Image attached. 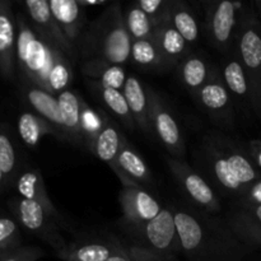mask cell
<instances>
[{
    "instance_id": "obj_35",
    "label": "cell",
    "mask_w": 261,
    "mask_h": 261,
    "mask_svg": "<svg viewBox=\"0 0 261 261\" xmlns=\"http://www.w3.org/2000/svg\"><path fill=\"white\" fill-rule=\"evenodd\" d=\"M20 246V231L13 218L0 216V252Z\"/></svg>"
},
{
    "instance_id": "obj_25",
    "label": "cell",
    "mask_w": 261,
    "mask_h": 261,
    "mask_svg": "<svg viewBox=\"0 0 261 261\" xmlns=\"http://www.w3.org/2000/svg\"><path fill=\"white\" fill-rule=\"evenodd\" d=\"M132 59L137 65L144 68H162L165 64H167L158 50L153 37L133 41Z\"/></svg>"
},
{
    "instance_id": "obj_39",
    "label": "cell",
    "mask_w": 261,
    "mask_h": 261,
    "mask_svg": "<svg viewBox=\"0 0 261 261\" xmlns=\"http://www.w3.org/2000/svg\"><path fill=\"white\" fill-rule=\"evenodd\" d=\"M252 155H254L255 161L257 165L261 166V142H254L252 143Z\"/></svg>"
},
{
    "instance_id": "obj_28",
    "label": "cell",
    "mask_w": 261,
    "mask_h": 261,
    "mask_svg": "<svg viewBox=\"0 0 261 261\" xmlns=\"http://www.w3.org/2000/svg\"><path fill=\"white\" fill-rule=\"evenodd\" d=\"M170 20L173 27L189 43L196 42L199 37V25L196 18L189 9L178 4L172 10H168Z\"/></svg>"
},
{
    "instance_id": "obj_37",
    "label": "cell",
    "mask_w": 261,
    "mask_h": 261,
    "mask_svg": "<svg viewBox=\"0 0 261 261\" xmlns=\"http://www.w3.org/2000/svg\"><path fill=\"white\" fill-rule=\"evenodd\" d=\"M138 7L152 19V22L158 23L168 12L170 3L165 0H140L137 3Z\"/></svg>"
},
{
    "instance_id": "obj_27",
    "label": "cell",
    "mask_w": 261,
    "mask_h": 261,
    "mask_svg": "<svg viewBox=\"0 0 261 261\" xmlns=\"http://www.w3.org/2000/svg\"><path fill=\"white\" fill-rule=\"evenodd\" d=\"M125 24L133 41L152 38L154 35V23L138 5H133L127 10Z\"/></svg>"
},
{
    "instance_id": "obj_29",
    "label": "cell",
    "mask_w": 261,
    "mask_h": 261,
    "mask_svg": "<svg viewBox=\"0 0 261 261\" xmlns=\"http://www.w3.org/2000/svg\"><path fill=\"white\" fill-rule=\"evenodd\" d=\"M223 76L227 88L234 96L241 97V98L250 96L249 81H247L246 71H245V68L241 61H239L237 59L229 60L224 65Z\"/></svg>"
},
{
    "instance_id": "obj_38",
    "label": "cell",
    "mask_w": 261,
    "mask_h": 261,
    "mask_svg": "<svg viewBox=\"0 0 261 261\" xmlns=\"http://www.w3.org/2000/svg\"><path fill=\"white\" fill-rule=\"evenodd\" d=\"M244 201L247 208L261 205V177L244 191Z\"/></svg>"
},
{
    "instance_id": "obj_8",
    "label": "cell",
    "mask_w": 261,
    "mask_h": 261,
    "mask_svg": "<svg viewBox=\"0 0 261 261\" xmlns=\"http://www.w3.org/2000/svg\"><path fill=\"white\" fill-rule=\"evenodd\" d=\"M148 106H149L150 124L153 125L163 144L173 154H184L185 148H184L180 127L175 117L163 106L157 94L153 93L152 91L149 92V97H148Z\"/></svg>"
},
{
    "instance_id": "obj_34",
    "label": "cell",
    "mask_w": 261,
    "mask_h": 261,
    "mask_svg": "<svg viewBox=\"0 0 261 261\" xmlns=\"http://www.w3.org/2000/svg\"><path fill=\"white\" fill-rule=\"evenodd\" d=\"M17 167V155L12 139L5 132L0 130V168L5 180L10 178Z\"/></svg>"
},
{
    "instance_id": "obj_5",
    "label": "cell",
    "mask_w": 261,
    "mask_h": 261,
    "mask_svg": "<svg viewBox=\"0 0 261 261\" xmlns=\"http://www.w3.org/2000/svg\"><path fill=\"white\" fill-rule=\"evenodd\" d=\"M10 206L13 208L18 222L24 228L42 237L56 251L65 249L66 246L63 237L56 232V221L45 211V208L40 203L19 196V198L12 200Z\"/></svg>"
},
{
    "instance_id": "obj_10",
    "label": "cell",
    "mask_w": 261,
    "mask_h": 261,
    "mask_svg": "<svg viewBox=\"0 0 261 261\" xmlns=\"http://www.w3.org/2000/svg\"><path fill=\"white\" fill-rule=\"evenodd\" d=\"M168 166L172 170L181 185L184 186L186 193L199 205L212 212H218L221 209L217 195L213 189L206 184V181L200 175L191 170L189 166L175 160H168Z\"/></svg>"
},
{
    "instance_id": "obj_31",
    "label": "cell",
    "mask_w": 261,
    "mask_h": 261,
    "mask_svg": "<svg viewBox=\"0 0 261 261\" xmlns=\"http://www.w3.org/2000/svg\"><path fill=\"white\" fill-rule=\"evenodd\" d=\"M180 75L186 87L190 89H200L206 83L208 69L203 59L190 56L181 64Z\"/></svg>"
},
{
    "instance_id": "obj_12",
    "label": "cell",
    "mask_w": 261,
    "mask_h": 261,
    "mask_svg": "<svg viewBox=\"0 0 261 261\" xmlns=\"http://www.w3.org/2000/svg\"><path fill=\"white\" fill-rule=\"evenodd\" d=\"M111 167L124 186H140L139 182H147L150 178V172L143 158L125 140Z\"/></svg>"
},
{
    "instance_id": "obj_2",
    "label": "cell",
    "mask_w": 261,
    "mask_h": 261,
    "mask_svg": "<svg viewBox=\"0 0 261 261\" xmlns=\"http://www.w3.org/2000/svg\"><path fill=\"white\" fill-rule=\"evenodd\" d=\"M15 22L18 69L33 86L47 91L48 74L63 51L43 37L23 15H18Z\"/></svg>"
},
{
    "instance_id": "obj_41",
    "label": "cell",
    "mask_w": 261,
    "mask_h": 261,
    "mask_svg": "<svg viewBox=\"0 0 261 261\" xmlns=\"http://www.w3.org/2000/svg\"><path fill=\"white\" fill-rule=\"evenodd\" d=\"M5 177H4V175H3V172H2V168H0V188H2L3 186V184L5 182Z\"/></svg>"
},
{
    "instance_id": "obj_20",
    "label": "cell",
    "mask_w": 261,
    "mask_h": 261,
    "mask_svg": "<svg viewBox=\"0 0 261 261\" xmlns=\"http://www.w3.org/2000/svg\"><path fill=\"white\" fill-rule=\"evenodd\" d=\"M122 93L126 99L130 112L134 117V121H137V124L145 132H150L152 124H150L149 119L148 97L145 94L142 83L135 76H129L125 82Z\"/></svg>"
},
{
    "instance_id": "obj_30",
    "label": "cell",
    "mask_w": 261,
    "mask_h": 261,
    "mask_svg": "<svg viewBox=\"0 0 261 261\" xmlns=\"http://www.w3.org/2000/svg\"><path fill=\"white\" fill-rule=\"evenodd\" d=\"M199 99L209 111H222L228 106L229 94L223 84L211 81L199 89Z\"/></svg>"
},
{
    "instance_id": "obj_19",
    "label": "cell",
    "mask_w": 261,
    "mask_h": 261,
    "mask_svg": "<svg viewBox=\"0 0 261 261\" xmlns=\"http://www.w3.org/2000/svg\"><path fill=\"white\" fill-rule=\"evenodd\" d=\"M173 217L180 247L186 254H196L204 244V229L200 222L186 212H176Z\"/></svg>"
},
{
    "instance_id": "obj_26",
    "label": "cell",
    "mask_w": 261,
    "mask_h": 261,
    "mask_svg": "<svg viewBox=\"0 0 261 261\" xmlns=\"http://www.w3.org/2000/svg\"><path fill=\"white\" fill-rule=\"evenodd\" d=\"M114 250L103 244H88L75 249H65L58 251L59 257L65 261H106Z\"/></svg>"
},
{
    "instance_id": "obj_17",
    "label": "cell",
    "mask_w": 261,
    "mask_h": 261,
    "mask_svg": "<svg viewBox=\"0 0 261 261\" xmlns=\"http://www.w3.org/2000/svg\"><path fill=\"white\" fill-rule=\"evenodd\" d=\"M25 97L36 114L53 125L58 132H60L61 137H64L63 119H61L58 97L36 86H31L25 89Z\"/></svg>"
},
{
    "instance_id": "obj_6",
    "label": "cell",
    "mask_w": 261,
    "mask_h": 261,
    "mask_svg": "<svg viewBox=\"0 0 261 261\" xmlns=\"http://www.w3.org/2000/svg\"><path fill=\"white\" fill-rule=\"evenodd\" d=\"M24 7L32 19L33 27L43 37L47 38L53 45L60 48L66 58H74L75 48H74L73 42L69 41V38L64 35L56 20L54 19L50 9V2L47 0H27L24 2Z\"/></svg>"
},
{
    "instance_id": "obj_7",
    "label": "cell",
    "mask_w": 261,
    "mask_h": 261,
    "mask_svg": "<svg viewBox=\"0 0 261 261\" xmlns=\"http://www.w3.org/2000/svg\"><path fill=\"white\" fill-rule=\"evenodd\" d=\"M125 218L135 227H143L161 213L160 203L140 186H124L120 194Z\"/></svg>"
},
{
    "instance_id": "obj_24",
    "label": "cell",
    "mask_w": 261,
    "mask_h": 261,
    "mask_svg": "<svg viewBox=\"0 0 261 261\" xmlns=\"http://www.w3.org/2000/svg\"><path fill=\"white\" fill-rule=\"evenodd\" d=\"M234 229L247 242L261 245V205L247 208L233 221Z\"/></svg>"
},
{
    "instance_id": "obj_13",
    "label": "cell",
    "mask_w": 261,
    "mask_h": 261,
    "mask_svg": "<svg viewBox=\"0 0 261 261\" xmlns=\"http://www.w3.org/2000/svg\"><path fill=\"white\" fill-rule=\"evenodd\" d=\"M50 9L64 35L70 42H75L86 20L81 3L76 0H51Z\"/></svg>"
},
{
    "instance_id": "obj_1",
    "label": "cell",
    "mask_w": 261,
    "mask_h": 261,
    "mask_svg": "<svg viewBox=\"0 0 261 261\" xmlns=\"http://www.w3.org/2000/svg\"><path fill=\"white\" fill-rule=\"evenodd\" d=\"M132 43L119 4H114L84 36L83 54L91 56L87 63L121 66L132 58Z\"/></svg>"
},
{
    "instance_id": "obj_14",
    "label": "cell",
    "mask_w": 261,
    "mask_h": 261,
    "mask_svg": "<svg viewBox=\"0 0 261 261\" xmlns=\"http://www.w3.org/2000/svg\"><path fill=\"white\" fill-rule=\"evenodd\" d=\"M153 40L168 65L178 61L186 51V41L172 25L168 12L160 22L154 24Z\"/></svg>"
},
{
    "instance_id": "obj_21",
    "label": "cell",
    "mask_w": 261,
    "mask_h": 261,
    "mask_svg": "<svg viewBox=\"0 0 261 261\" xmlns=\"http://www.w3.org/2000/svg\"><path fill=\"white\" fill-rule=\"evenodd\" d=\"M122 143L124 139L120 137L116 127L111 124H106L99 129L98 134L92 143V148L98 160L111 166L121 149Z\"/></svg>"
},
{
    "instance_id": "obj_33",
    "label": "cell",
    "mask_w": 261,
    "mask_h": 261,
    "mask_svg": "<svg viewBox=\"0 0 261 261\" xmlns=\"http://www.w3.org/2000/svg\"><path fill=\"white\" fill-rule=\"evenodd\" d=\"M101 94L105 105H106L114 114H116L117 116L121 117L125 121V124L133 129V127H134V117H133L132 112H130L124 93H122L121 91H117V89L102 88Z\"/></svg>"
},
{
    "instance_id": "obj_9",
    "label": "cell",
    "mask_w": 261,
    "mask_h": 261,
    "mask_svg": "<svg viewBox=\"0 0 261 261\" xmlns=\"http://www.w3.org/2000/svg\"><path fill=\"white\" fill-rule=\"evenodd\" d=\"M17 22L10 3L0 0V74L12 79L17 65Z\"/></svg>"
},
{
    "instance_id": "obj_40",
    "label": "cell",
    "mask_w": 261,
    "mask_h": 261,
    "mask_svg": "<svg viewBox=\"0 0 261 261\" xmlns=\"http://www.w3.org/2000/svg\"><path fill=\"white\" fill-rule=\"evenodd\" d=\"M106 261H132V260H130V257L127 256V255L122 254V252L114 251V254H112Z\"/></svg>"
},
{
    "instance_id": "obj_36",
    "label": "cell",
    "mask_w": 261,
    "mask_h": 261,
    "mask_svg": "<svg viewBox=\"0 0 261 261\" xmlns=\"http://www.w3.org/2000/svg\"><path fill=\"white\" fill-rule=\"evenodd\" d=\"M42 256V250L37 247L18 246L0 252V261H37Z\"/></svg>"
},
{
    "instance_id": "obj_15",
    "label": "cell",
    "mask_w": 261,
    "mask_h": 261,
    "mask_svg": "<svg viewBox=\"0 0 261 261\" xmlns=\"http://www.w3.org/2000/svg\"><path fill=\"white\" fill-rule=\"evenodd\" d=\"M58 101L63 119L64 137L71 142L82 144L84 142L83 115L78 96L74 92L65 89L58 94Z\"/></svg>"
},
{
    "instance_id": "obj_22",
    "label": "cell",
    "mask_w": 261,
    "mask_h": 261,
    "mask_svg": "<svg viewBox=\"0 0 261 261\" xmlns=\"http://www.w3.org/2000/svg\"><path fill=\"white\" fill-rule=\"evenodd\" d=\"M18 133L28 147H36L46 134H55V127L32 112H23L18 117Z\"/></svg>"
},
{
    "instance_id": "obj_3",
    "label": "cell",
    "mask_w": 261,
    "mask_h": 261,
    "mask_svg": "<svg viewBox=\"0 0 261 261\" xmlns=\"http://www.w3.org/2000/svg\"><path fill=\"white\" fill-rule=\"evenodd\" d=\"M239 53L250 86V98L261 112V27L254 15H246L239 36Z\"/></svg>"
},
{
    "instance_id": "obj_4",
    "label": "cell",
    "mask_w": 261,
    "mask_h": 261,
    "mask_svg": "<svg viewBox=\"0 0 261 261\" xmlns=\"http://www.w3.org/2000/svg\"><path fill=\"white\" fill-rule=\"evenodd\" d=\"M214 176L219 185L232 193H244L251 184L261 177L254 163L237 150L218 152L212 154Z\"/></svg>"
},
{
    "instance_id": "obj_32",
    "label": "cell",
    "mask_w": 261,
    "mask_h": 261,
    "mask_svg": "<svg viewBox=\"0 0 261 261\" xmlns=\"http://www.w3.org/2000/svg\"><path fill=\"white\" fill-rule=\"evenodd\" d=\"M71 78L70 63L64 54H60L54 63L53 69L48 74L47 79V92L51 94H60L65 91Z\"/></svg>"
},
{
    "instance_id": "obj_18",
    "label": "cell",
    "mask_w": 261,
    "mask_h": 261,
    "mask_svg": "<svg viewBox=\"0 0 261 261\" xmlns=\"http://www.w3.org/2000/svg\"><path fill=\"white\" fill-rule=\"evenodd\" d=\"M239 4L229 0L218 3L212 13L211 31L217 45L224 47L231 41L237 23Z\"/></svg>"
},
{
    "instance_id": "obj_16",
    "label": "cell",
    "mask_w": 261,
    "mask_h": 261,
    "mask_svg": "<svg viewBox=\"0 0 261 261\" xmlns=\"http://www.w3.org/2000/svg\"><path fill=\"white\" fill-rule=\"evenodd\" d=\"M18 194L20 198L28 199L40 203L45 208V211L55 219L56 222H61V216L54 206L50 196L47 195L45 184H43L42 175L38 170H27L18 177L15 182Z\"/></svg>"
},
{
    "instance_id": "obj_23",
    "label": "cell",
    "mask_w": 261,
    "mask_h": 261,
    "mask_svg": "<svg viewBox=\"0 0 261 261\" xmlns=\"http://www.w3.org/2000/svg\"><path fill=\"white\" fill-rule=\"evenodd\" d=\"M84 73L98 79L102 88H112L120 91L124 88L126 76L125 70L120 65H106L99 63H87L84 66Z\"/></svg>"
},
{
    "instance_id": "obj_11",
    "label": "cell",
    "mask_w": 261,
    "mask_h": 261,
    "mask_svg": "<svg viewBox=\"0 0 261 261\" xmlns=\"http://www.w3.org/2000/svg\"><path fill=\"white\" fill-rule=\"evenodd\" d=\"M140 228L144 232L145 241L155 254H166L175 250L176 245H180L176 233L175 217L168 209H162L154 219Z\"/></svg>"
}]
</instances>
